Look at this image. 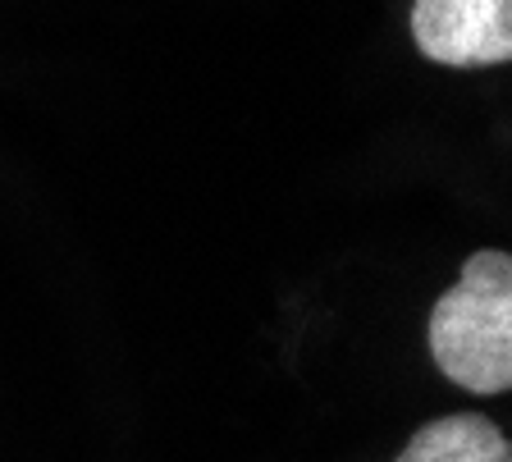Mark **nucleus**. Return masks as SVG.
Masks as SVG:
<instances>
[{
	"mask_svg": "<svg viewBox=\"0 0 512 462\" xmlns=\"http://www.w3.org/2000/svg\"><path fill=\"white\" fill-rule=\"evenodd\" d=\"M430 357L471 394L512 389V257L471 252L458 284L430 312Z\"/></svg>",
	"mask_w": 512,
	"mask_h": 462,
	"instance_id": "f257e3e1",
	"label": "nucleus"
},
{
	"mask_svg": "<svg viewBox=\"0 0 512 462\" xmlns=\"http://www.w3.org/2000/svg\"><path fill=\"white\" fill-rule=\"evenodd\" d=\"M416 51L448 69H485L512 60V0H416Z\"/></svg>",
	"mask_w": 512,
	"mask_h": 462,
	"instance_id": "f03ea898",
	"label": "nucleus"
},
{
	"mask_svg": "<svg viewBox=\"0 0 512 462\" xmlns=\"http://www.w3.org/2000/svg\"><path fill=\"white\" fill-rule=\"evenodd\" d=\"M394 462H512V440L490 417L448 412L416 430Z\"/></svg>",
	"mask_w": 512,
	"mask_h": 462,
	"instance_id": "7ed1b4c3",
	"label": "nucleus"
}]
</instances>
